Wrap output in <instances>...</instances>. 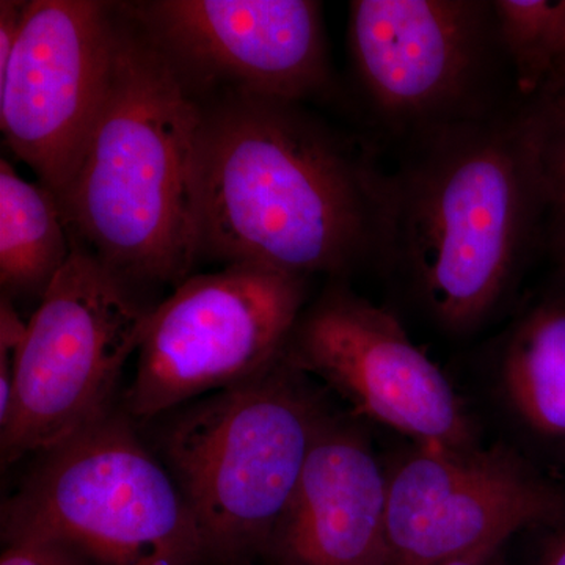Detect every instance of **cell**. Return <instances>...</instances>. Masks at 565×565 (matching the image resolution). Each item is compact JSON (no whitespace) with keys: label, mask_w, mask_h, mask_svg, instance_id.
Masks as SVG:
<instances>
[{"label":"cell","mask_w":565,"mask_h":565,"mask_svg":"<svg viewBox=\"0 0 565 565\" xmlns=\"http://www.w3.org/2000/svg\"><path fill=\"white\" fill-rule=\"evenodd\" d=\"M384 460L359 416L332 415L259 565H392Z\"/></svg>","instance_id":"cell-13"},{"label":"cell","mask_w":565,"mask_h":565,"mask_svg":"<svg viewBox=\"0 0 565 565\" xmlns=\"http://www.w3.org/2000/svg\"><path fill=\"white\" fill-rule=\"evenodd\" d=\"M530 103L548 202L545 250L553 253L565 247V87L539 93Z\"/></svg>","instance_id":"cell-17"},{"label":"cell","mask_w":565,"mask_h":565,"mask_svg":"<svg viewBox=\"0 0 565 565\" xmlns=\"http://www.w3.org/2000/svg\"><path fill=\"white\" fill-rule=\"evenodd\" d=\"M508 542L493 544L471 553V555L460 557L445 565H503L504 548Z\"/></svg>","instance_id":"cell-21"},{"label":"cell","mask_w":565,"mask_h":565,"mask_svg":"<svg viewBox=\"0 0 565 565\" xmlns=\"http://www.w3.org/2000/svg\"><path fill=\"white\" fill-rule=\"evenodd\" d=\"M117 3L32 0L6 68L0 129L58 206L109 90Z\"/></svg>","instance_id":"cell-12"},{"label":"cell","mask_w":565,"mask_h":565,"mask_svg":"<svg viewBox=\"0 0 565 565\" xmlns=\"http://www.w3.org/2000/svg\"><path fill=\"white\" fill-rule=\"evenodd\" d=\"M501 437L565 490V269L557 266L479 359Z\"/></svg>","instance_id":"cell-14"},{"label":"cell","mask_w":565,"mask_h":565,"mask_svg":"<svg viewBox=\"0 0 565 565\" xmlns=\"http://www.w3.org/2000/svg\"><path fill=\"white\" fill-rule=\"evenodd\" d=\"M2 539L51 546L73 565H204L173 476L125 408L36 456L3 504Z\"/></svg>","instance_id":"cell-5"},{"label":"cell","mask_w":565,"mask_h":565,"mask_svg":"<svg viewBox=\"0 0 565 565\" xmlns=\"http://www.w3.org/2000/svg\"><path fill=\"white\" fill-rule=\"evenodd\" d=\"M392 565H445L565 515V490L516 449L404 445L384 460Z\"/></svg>","instance_id":"cell-10"},{"label":"cell","mask_w":565,"mask_h":565,"mask_svg":"<svg viewBox=\"0 0 565 565\" xmlns=\"http://www.w3.org/2000/svg\"><path fill=\"white\" fill-rule=\"evenodd\" d=\"M550 255H552L553 258H555L557 266L564 267L565 269V247L559 248V250L550 253Z\"/></svg>","instance_id":"cell-23"},{"label":"cell","mask_w":565,"mask_h":565,"mask_svg":"<svg viewBox=\"0 0 565 565\" xmlns=\"http://www.w3.org/2000/svg\"><path fill=\"white\" fill-rule=\"evenodd\" d=\"M151 310L136 289L73 244L28 322L13 404L0 424L3 465L39 456L114 411L122 367L139 351Z\"/></svg>","instance_id":"cell-7"},{"label":"cell","mask_w":565,"mask_h":565,"mask_svg":"<svg viewBox=\"0 0 565 565\" xmlns=\"http://www.w3.org/2000/svg\"><path fill=\"white\" fill-rule=\"evenodd\" d=\"M199 258L311 280L382 273L392 172L303 104L225 93L203 99Z\"/></svg>","instance_id":"cell-1"},{"label":"cell","mask_w":565,"mask_h":565,"mask_svg":"<svg viewBox=\"0 0 565 565\" xmlns=\"http://www.w3.org/2000/svg\"><path fill=\"white\" fill-rule=\"evenodd\" d=\"M202 99L225 93L294 104L332 95L322 3L147 0L121 3Z\"/></svg>","instance_id":"cell-11"},{"label":"cell","mask_w":565,"mask_h":565,"mask_svg":"<svg viewBox=\"0 0 565 565\" xmlns=\"http://www.w3.org/2000/svg\"><path fill=\"white\" fill-rule=\"evenodd\" d=\"M537 531L542 539L534 565H565V515Z\"/></svg>","instance_id":"cell-20"},{"label":"cell","mask_w":565,"mask_h":565,"mask_svg":"<svg viewBox=\"0 0 565 565\" xmlns=\"http://www.w3.org/2000/svg\"><path fill=\"white\" fill-rule=\"evenodd\" d=\"M203 99L117 3L109 90L61 202L73 244L137 292L199 262Z\"/></svg>","instance_id":"cell-3"},{"label":"cell","mask_w":565,"mask_h":565,"mask_svg":"<svg viewBox=\"0 0 565 565\" xmlns=\"http://www.w3.org/2000/svg\"><path fill=\"white\" fill-rule=\"evenodd\" d=\"M382 275L448 337L484 329L545 248L548 202L531 103L405 143Z\"/></svg>","instance_id":"cell-2"},{"label":"cell","mask_w":565,"mask_h":565,"mask_svg":"<svg viewBox=\"0 0 565 565\" xmlns=\"http://www.w3.org/2000/svg\"><path fill=\"white\" fill-rule=\"evenodd\" d=\"M316 385L282 356L170 412L156 455L191 511L204 565L262 564L333 412Z\"/></svg>","instance_id":"cell-4"},{"label":"cell","mask_w":565,"mask_h":565,"mask_svg":"<svg viewBox=\"0 0 565 565\" xmlns=\"http://www.w3.org/2000/svg\"><path fill=\"white\" fill-rule=\"evenodd\" d=\"M32 0L0 2V70L6 68L28 20Z\"/></svg>","instance_id":"cell-18"},{"label":"cell","mask_w":565,"mask_h":565,"mask_svg":"<svg viewBox=\"0 0 565 565\" xmlns=\"http://www.w3.org/2000/svg\"><path fill=\"white\" fill-rule=\"evenodd\" d=\"M348 41L367 109L404 145L525 103L493 0H353Z\"/></svg>","instance_id":"cell-6"},{"label":"cell","mask_w":565,"mask_h":565,"mask_svg":"<svg viewBox=\"0 0 565 565\" xmlns=\"http://www.w3.org/2000/svg\"><path fill=\"white\" fill-rule=\"evenodd\" d=\"M308 286L255 266L185 278L152 307L125 411L156 418L269 370L285 356Z\"/></svg>","instance_id":"cell-8"},{"label":"cell","mask_w":565,"mask_h":565,"mask_svg":"<svg viewBox=\"0 0 565 565\" xmlns=\"http://www.w3.org/2000/svg\"><path fill=\"white\" fill-rule=\"evenodd\" d=\"M563 87H565V46L563 54H561L559 61H557L555 73H553L552 79H550L548 84L545 85V88L542 92L555 90V88Z\"/></svg>","instance_id":"cell-22"},{"label":"cell","mask_w":565,"mask_h":565,"mask_svg":"<svg viewBox=\"0 0 565 565\" xmlns=\"http://www.w3.org/2000/svg\"><path fill=\"white\" fill-rule=\"evenodd\" d=\"M0 565H73L51 546L32 541H9L3 546Z\"/></svg>","instance_id":"cell-19"},{"label":"cell","mask_w":565,"mask_h":565,"mask_svg":"<svg viewBox=\"0 0 565 565\" xmlns=\"http://www.w3.org/2000/svg\"><path fill=\"white\" fill-rule=\"evenodd\" d=\"M501 44L520 98L534 99L552 79L565 46V0H493Z\"/></svg>","instance_id":"cell-16"},{"label":"cell","mask_w":565,"mask_h":565,"mask_svg":"<svg viewBox=\"0 0 565 565\" xmlns=\"http://www.w3.org/2000/svg\"><path fill=\"white\" fill-rule=\"evenodd\" d=\"M73 252L57 199L41 182L0 161V285L2 296L43 299Z\"/></svg>","instance_id":"cell-15"},{"label":"cell","mask_w":565,"mask_h":565,"mask_svg":"<svg viewBox=\"0 0 565 565\" xmlns=\"http://www.w3.org/2000/svg\"><path fill=\"white\" fill-rule=\"evenodd\" d=\"M286 360L351 405L352 415L438 449L482 445L481 426L449 381L408 337L403 321L329 281L305 307L289 338Z\"/></svg>","instance_id":"cell-9"}]
</instances>
